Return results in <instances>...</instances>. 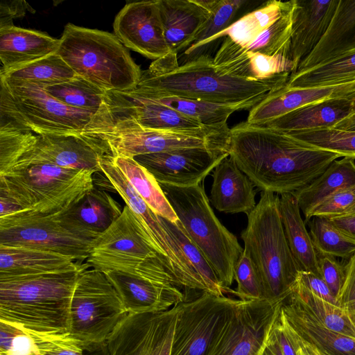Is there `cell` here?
I'll list each match as a JSON object with an SVG mask.
<instances>
[{
	"label": "cell",
	"mask_w": 355,
	"mask_h": 355,
	"mask_svg": "<svg viewBox=\"0 0 355 355\" xmlns=\"http://www.w3.org/2000/svg\"><path fill=\"white\" fill-rule=\"evenodd\" d=\"M229 154L255 187L277 195L307 187L341 157L284 132L247 121L230 128Z\"/></svg>",
	"instance_id": "6da1fadb"
},
{
	"label": "cell",
	"mask_w": 355,
	"mask_h": 355,
	"mask_svg": "<svg viewBox=\"0 0 355 355\" xmlns=\"http://www.w3.org/2000/svg\"><path fill=\"white\" fill-rule=\"evenodd\" d=\"M290 73L252 80L221 71L210 55H201L179 64L164 57L142 71L136 89L150 94L175 96L220 103H234L264 97L287 83Z\"/></svg>",
	"instance_id": "7a4b0ae2"
},
{
	"label": "cell",
	"mask_w": 355,
	"mask_h": 355,
	"mask_svg": "<svg viewBox=\"0 0 355 355\" xmlns=\"http://www.w3.org/2000/svg\"><path fill=\"white\" fill-rule=\"evenodd\" d=\"M80 137L102 156H137L184 148L223 150L227 135L222 126L169 130L144 128L100 107Z\"/></svg>",
	"instance_id": "3957f363"
},
{
	"label": "cell",
	"mask_w": 355,
	"mask_h": 355,
	"mask_svg": "<svg viewBox=\"0 0 355 355\" xmlns=\"http://www.w3.org/2000/svg\"><path fill=\"white\" fill-rule=\"evenodd\" d=\"M89 268L0 279V320L31 329L69 333L70 306L79 273Z\"/></svg>",
	"instance_id": "277c9868"
},
{
	"label": "cell",
	"mask_w": 355,
	"mask_h": 355,
	"mask_svg": "<svg viewBox=\"0 0 355 355\" xmlns=\"http://www.w3.org/2000/svg\"><path fill=\"white\" fill-rule=\"evenodd\" d=\"M279 200V195L261 191L241 234L243 251L258 272L264 297L270 300H284L290 295L299 271L285 236Z\"/></svg>",
	"instance_id": "5b68a950"
},
{
	"label": "cell",
	"mask_w": 355,
	"mask_h": 355,
	"mask_svg": "<svg viewBox=\"0 0 355 355\" xmlns=\"http://www.w3.org/2000/svg\"><path fill=\"white\" fill-rule=\"evenodd\" d=\"M60 40L57 53L77 76L105 92L137 86L142 71L114 34L69 23Z\"/></svg>",
	"instance_id": "8992f818"
},
{
	"label": "cell",
	"mask_w": 355,
	"mask_h": 355,
	"mask_svg": "<svg viewBox=\"0 0 355 355\" xmlns=\"http://www.w3.org/2000/svg\"><path fill=\"white\" fill-rule=\"evenodd\" d=\"M159 184L178 220L211 266L221 284L230 288L243 248L216 216L203 184L187 187Z\"/></svg>",
	"instance_id": "52a82bcc"
},
{
	"label": "cell",
	"mask_w": 355,
	"mask_h": 355,
	"mask_svg": "<svg viewBox=\"0 0 355 355\" xmlns=\"http://www.w3.org/2000/svg\"><path fill=\"white\" fill-rule=\"evenodd\" d=\"M93 170L42 164L0 176V191L26 210L47 215L63 213L94 188Z\"/></svg>",
	"instance_id": "ba28073f"
},
{
	"label": "cell",
	"mask_w": 355,
	"mask_h": 355,
	"mask_svg": "<svg viewBox=\"0 0 355 355\" xmlns=\"http://www.w3.org/2000/svg\"><path fill=\"white\" fill-rule=\"evenodd\" d=\"M86 264L103 273L119 271L162 275L173 277L178 284L170 261L148 241L127 205L120 216L94 240Z\"/></svg>",
	"instance_id": "9c48e42d"
},
{
	"label": "cell",
	"mask_w": 355,
	"mask_h": 355,
	"mask_svg": "<svg viewBox=\"0 0 355 355\" xmlns=\"http://www.w3.org/2000/svg\"><path fill=\"white\" fill-rule=\"evenodd\" d=\"M128 312L105 273L85 269L76 280L70 306L69 334L84 342H105Z\"/></svg>",
	"instance_id": "30bf717a"
},
{
	"label": "cell",
	"mask_w": 355,
	"mask_h": 355,
	"mask_svg": "<svg viewBox=\"0 0 355 355\" xmlns=\"http://www.w3.org/2000/svg\"><path fill=\"white\" fill-rule=\"evenodd\" d=\"M99 168L108 187L116 192L130 209L148 241L168 259L180 287L204 292L203 286L191 271L181 250L163 225L160 216L149 207L110 156L100 158Z\"/></svg>",
	"instance_id": "8fae6325"
},
{
	"label": "cell",
	"mask_w": 355,
	"mask_h": 355,
	"mask_svg": "<svg viewBox=\"0 0 355 355\" xmlns=\"http://www.w3.org/2000/svg\"><path fill=\"white\" fill-rule=\"evenodd\" d=\"M93 242L65 228L54 215L27 211L0 218V245L54 252L80 263Z\"/></svg>",
	"instance_id": "7c38bea8"
},
{
	"label": "cell",
	"mask_w": 355,
	"mask_h": 355,
	"mask_svg": "<svg viewBox=\"0 0 355 355\" xmlns=\"http://www.w3.org/2000/svg\"><path fill=\"white\" fill-rule=\"evenodd\" d=\"M17 109L32 132L38 135L80 136L94 112L69 107L49 95L44 85L0 77Z\"/></svg>",
	"instance_id": "4fadbf2b"
},
{
	"label": "cell",
	"mask_w": 355,
	"mask_h": 355,
	"mask_svg": "<svg viewBox=\"0 0 355 355\" xmlns=\"http://www.w3.org/2000/svg\"><path fill=\"white\" fill-rule=\"evenodd\" d=\"M239 301L203 292L179 304L171 355H207Z\"/></svg>",
	"instance_id": "5bb4252c"
},
{
	"label": "cell",
	"mask_w": 355,
	"mask_h": 355,
	"mask_svg": "<svg viewBox=\"0 0 355 355\" xmlns=\"http://www.w3.org/2000/svg\"><path fill=\"white\" fill-rule=\"evenodd\" d=\"M284 301L239 300L207 355H261Z\"/></svg>",
	"instance_id": "9a60e30c"
},
{
	"label": "cell",
	"mask_w": 355,
	"mask_h": 355,
	"mask_svg": "<svg viewBox=\"0 0 355 355\" xmlns=\"http://www.w3.org/2000/svg\"><path fill=\"white\" fill-rule=\"evenodd\" d=\"M178 310L128 313L106 340L110 355H171Z\"/></svg>",
	"instance_id": "2e32d148"
},
{
	"label": "cell",
	"mask_w": 355,
	"mask_h": 355,
	"mask_svg": "<svg viewBox=\"0 0 355 355\" xmlns=\"http://www.w3.org/2000/svg\"><path fill=\"white\" fill-rule=\"evenodd\" d=\"M228 151L193 148L142 155L134 159L158 183L187 187L200 184Z\"/></svg>",
	"instance_id": "e0dca14e"
},
{
	"label": "cell",
	"mask_w": 355,
	"mask_h": 355,
	"mask_svg": "<svg viewBox=\"0 0 355 355\" xmlns=\"http://www.w3.org/2000/svg\"><path fill=\"white\" fill-rule=\"evenodd\" d=\"M113 28L125 47L149 59L156 60L171 53L164 35L159 0L127 3L116 15Z\"/></svg>",
	"instance_id": "ac0fdd59"
},
{
	"label": "cell",
	"mask_w": 355,
	"mask_h": 355,
	"mask_svg": "<svg viewBox=\"0 0 355 355\" xmlns=\"http://www.w3.org/2000/svg\"><path fill=\"white\" fill-rule=\"evenodd\" d=\"M105 275L120 296L128 313L164 311L186 300L182 288L170 278L119 271H108Z\"/></svg>",
	"instance_id": "d6986e66"
},
{
	"label": "cell",
	"mask_w": 355,
	"mask_h": 355,
	"mask_svg": "<svg viewBox=\"0 0 355 355\" xmlns=\"http://www.w3.org/2000/svg\"><path fill=\"white\" fill-rule=\"evenodd\" d=\"M101 157L80 136L37 134L31 148L11 171L29 165L48 164L64 168L99 172V161Z\"/></svg>",
	"instance_id": "ffe728a7"
},
{
	"label": "cell",
	"mask_w": 355,
	"mask_h": 355,
	"mask_svg": "<svg viewBox=\"0 0 355 355\" xmlns=\"http://www.w3.org/2000/svg\"><path fill=\"white\" fill-rule=\"evenodd\" d=\"M224 37L213 57L214 65L223 72L248 80H263L296 71L294 62L284 55L247 51L228 37Z\"/></svg>",
	"instance_id": "44dd1931"
},
{
	"label": "cell",
	"mask_w": 355,
	"mask_h": 355,
	"mask_svg": "<svg viewBox=\"0 0 355 355\" xmlns=\"http://www.w3.org/2000/svg\"><path fill=\"white\" fill-rule=\"evenodd\" d=\"M122 211L111 195L94 187L68 210L54 216L73 234L94 240L120 216Z\"/></svg>",
	"instance_id": "7402d4cb"
},
{
	"label": "cell",
	"mask_w": 355,
	"mask_h": 355,
	"mask_svg": "<svg viewBox=\"0 0 355 355\" xmlns=\"http://www.w3.org/2000/svg\"><path fill=\"white\" fill-rule=\"evenodd\" d=\"M338 3V0H295L288 57L296 70L322 39Z\"/></svg>",
	"instance_id": "603a6c76"
},
{
	"label": "cell",
	"mask_w": 355,
	"mask_h": 355,
	"mask_svg": "<svg viewBox=\"0 0 355 355\" xmlns=\"http://www.w3.org/2000/svg\"><path fill=\"white\" fill-rule=\"evenodd\" d=\"M212 177L209 201L216 209L247 215L253 210L256 206L254 185L230 155L215 167Z\"/></svg>",
	"instance_id": "cb8c5ba5"
},
{
	"label": "cell",
	"mask_w": 355,
	"mask_h": 355,
	"mask_svg": "<svg viewBox=\"0 0 355 355\" xmlns=\"http://www.w3.org/2000/svg\"><path fill=\"white\" fill-rule=\"evenodd\" d=\"M82 266L54 252L0 245V279L64 272Z\"/></svg>",
	"instance_id": "d4e9b609"
},
{
	"label": "cell",
	"mask_w": 355,
	"mask_h": 355,
	"mask_svg": "<svg viewBox=\"0 0 355 355\" xmlns=\"http://www.w3.org/2000/svg\"><path fill=\"white\" fill-rule=\"evenodd\" d=\"M60 40L46 33L12 25L0 27L1 71L57 53Z\"/></svg>",
	"instance_id": "484cf974"
},
{
	"label": "cell",
	"mask_w": 355,
	"mask_h": 355,
	"mask_svg": "<svg viewBox=\"0 0 355 355\" xmlns=\"http://www.w3.org/2000/svg\"><path fill=\"white\" fill-rule=\"evenodd\" d=\"M281 309L297 334L322 355H355V339L323 326L290 295Z\"/></svg>",
	"instance_id": "4316f807"
},
{
	"label": "cell",
	"mask_w": 355,
	"mask_h": 355,
	"mask_svg": "<svg viewBox=\"0 0 355 355\" xmlns=\"http://www.w3.org/2000/svg\"><path fill=\"white\" fill-rule=\"evenodd\" d=\"M159 7L166 44L176 55L191 46L210 15L193 0H159Z\"/></svg>",
	"instance_id": "83f0119b"
},
{
	"label": "cell",
	"mask_w": 355,
	"mask_h": 355,
	"mask_svg": "<svg viewBox=\"0 0 355 355\" xmlns=\"http://www.w3.org/2000/svg\"><path fill=\"white\" fill-rule=\"evenodd\" d=\"M69 333L40 331L0 320V355H60Z\"/></svg>",
	"instance_id": "f1b7e54d"
},
{
	"label": "cell",
	"mask_w": 355,
	"mask_h": 355,
	"mask_svg": "<svg viewBox=\"0 0 355 355\" xmlns=\"http://www.w3.org/2000/svg\"><path fill=\"white\" fill-rule=\"evenodd\" d=\"M344 98H328L300 107L263 125L284 132L333 128L354 110Z\"/></svg>",
	"instance_id": "f546056e"
},
{
	"label": "cell",
	"mask_w": 355,
	"mask_h": 355,
	"mask_svg": "<svg viewBox=\"0 0 355 355\" xmlns=\"http://www.w3.org/2000/svg\"><path fill=\"white\" fill-rule=\"evenodd\" d=\"M355 48V0H338L325 33L297 71L308 69L340 53Z\"/></svg>",
	"instance_id": "4dcf8cb0"
},
{
	"label": "cell",
	"mask_w": 355,
	"mask_h": 355,
	"mask_svg": "<svg viewBox=\"0 0 355 355\" xmlns=\"http://www.w3.org/2000/svg\"><path fill=\"white\" fill-rule=\"evenodd\" d=\"M279 196V209L285 236L298 270L311 272L321 278L318 254L295 197L291 193Z\"/></svg>",
	"instance_id": "1f68e13d"
},
{
	"label": "cell",
	"mask_w": 355,
	"mask_h": 355,
	"mask_svg": "<svg viewBox=\"0 0 355 355\" xmlns=\"http://www.w3.org/2000/svg\"><path fill=\"white\" fill-rule=\"evenodd\" d=\"M333 92L332 87L295 88L284 85L269 92L251 108L246 121L263 125L300 107L330 98Z\"/></svg>",
	"instance_id": "d6a6232c"
},
{
	"label": "cell",
	"mask_w": 355,
	"mask_h": 355,
	"mask_svg": "<svg viewBox=\"0 0 355 355\" xmlns=\"http://www.w3.org/2000/svg\"><path fill=\"white\" fill-rule=\"evenodd\" d=\"M355 158L344 157L334 160L326 170L307 187L293 194L309 222L314 207L331 194L345 189H355Z\"/></svg>",
	"instance_id": "836d02e7"
},
{
	"label": "cell",
	"mask_w": 355,
	"mask_h": 355,
	"mask_svg": "<svg viewBox=\"0 0 355 355\" xmlns=\"http://www.w3.org/2000/svg\"><path fill=\"white\" fill-rule=\"evenodd\" d=\"M292 0L287 1L271 0L263 3L257 9L236 20L227 29L210 39L207 44L193 53L191 60L201 55L203 49L219 39L228 37L241 47L246 48L267 28L278 20L291 5Z\"/></svg>",
	"instance_id": "e575fe53"
},
{
	"label": "cell",
	"mask_w": 355,
	"mask_h": 355,
	"mask_svg": "<svg viewBox=\"0 0 355 355\" xmlns=\"http://www.w3.org/2000/svg\"><path fill=\"white\" fill-rule=\"evenodd\" d=\"M355 80V48L336 55L308 69L289 76L286 86L330 87Z\"/></svg>",
	"instance_id": "d590c367"
},
{
	"label": "cell",
	"mask_w": 355,
	"mask_h": 355,
	"mask_svg": "<svg viewBox=\"0 0 355 355\" xmlns=\"http://www.w3.org/2000/svg\"><path fill=\"white\" fill-rule=\"evenodd\" d=\"M133 89L180 113L198 120L205 126L226 124L232 113L241 110H250L263 98L234 103H220L175 96L150 94L135 88Z\"/></svg>",
	"instance_id": "8d00e7d4"
},
{
	"label": "cell",
	"mask_w": 355,
	"mask_h": 355,
	"mask_svg": "<svg viewBox=\"0 0 355 355\" xmlns=\"http://www.w3.org/2000/svg\"><path fill=\"white\" fill-rule=\"evenodd\" d=\"M110 157L156 214L171 222L178 220L158 182L146 168L134 158Z\"/></svg>",
	"instance_id": "74e56055"
},
{
	"label": "cell",
	"mask_w": 355,
	"mask_h": 355,
	"mask_svg": "<svg viewBox=\"0 0 355 355\" xmlns=\"http://www.w3.org/2000/svg\"><path fill=\"white\" fill-rule=\"evenodd\" d=\"M160 218L179 246L191 271L203 286L205 292L217 295H224L225 293L234 295V290L221 284L213 268L189 238L181 223L178 220L171 222L162 216Z\"/></svg>",
	"instance_id": "f35d334b"
},
{
	"label": "cell",
	"mask_w": 355,
	"mask_h": 355,
	"mask_svg": "<svg viewBox=\"0 0 355 355\" xmlns=\"http://www.w3.org/2000/svg\"><path fill=\"white\" fill-rule=\"evenodd\" d=\"M290 295L297 300L323 326L355 339V322L342 308L318 297L297 280Z\"/></svg>",
	"instance_id": "ab89813d"
},
{
	"label": "cell",
	"mask_w": 355,
	"mask_h": 355,
	"mask_svg": "<svg viewBox=\"0 0 355 355\" xmlns=\"http://www.w3.org/2000/svg\"><path fill=\"white\" fill-rule=\"evenodd\" d=\"M76 76L57 53L8 71H0V77L44 86L56 85Z\"/></svg>",
	"instance_id": "60d3db41"
},
{
	"label": "cell",
	"mask_w": 355,
	"mask_h": 355,
	"mask_svg": "<svg viewBox=\"0 0 355 355\" xmlns=\"http://www.w3.org/2000/svg\"><path fill=\"white\" fill-rule=\"evenodd\" d=\"M44 89L52 97L69 107L94 113L102 105L106 92L78 76L56 85H44Z\"/></svg>",
	"instance_id": "b9f144b4"
},
{
	"label": "cell",
	"mask_w": 355,
	"mask_h": 355,
	"mask_svg": "<svg viewBox=\"0 0 355 355\" xmlns=\"http://www.w3.org/2000/svg\"><path fill=\"white\" fill-rule=\"evenodd\" d=\"M307 223L317 254L349 259L355 253V240L338 230L329 218L314 216Z\"/></svg>",
	"instance_id": "7bdbcfd3"
},
{
	"label": "cell",
	"mask_w": 355,
	"mask_h": 355,
	"mask_svg": "<svg viewBox=\"0 0 355 355\" xmlns=\"http://www.w3.org/2000/svg\"><path fill=\"white\" fill-rule=\"evenodd\" d=\"M285 133L308 146L355 158V130L324 128Z\"/></svg>",
	"instance_id": "ee69618b"
},
{
	"label": "cell",
	"mask_w": 355,
	"mask_h": 355,
	"mask_svg": "<svg viewBox=\"0 0 355 355\" xmlns=\"http://www.w3.org/2000/svg\"><path fill=\"white\" fill-rule=\"evenodd\" d=\"M295 3V0H292L290 7L278 20L263 31L250 45L243 48L267 55H282L289 58Z\"/></svg>",
	"instance_id": "f6af8a7d"
},
{
	"label": "cell",
	"mask_w": 355,
	"mask_h": 355,
	"mask_svg": "<svg viewBox=\"0 0 355 355\" xmlns=\"http://www.w3.org/2000/svg\"><path fill=\"white\" fill-rule=\"evenodd\" d=\"M247 3L245 0H219L208 19L196 33L191 46L183 54L187 60L217 34L227 29L236 20L239 10Z\"/></svg>",
	"instance_id": "bcb514c9"
},
{
	"label": "cell",
	"mask_w": 355,
	"mask_h": 355,
	"mask_svg": "<svg viewBox=\"0 0 355 355\" xmlns=\"http://www.w3.org/2000/svg\"><path fill=\"white\" fill-rule=\"evenodd\" d=\"M36 133L30 130L0 131V176L7 174L33 144Z\"/></svg>",
	"instance_id": "7dc6e473"
},
{
	"label": "cell",
	"mask_w": 355,
	"mask_h": 355,
	"mask_svg": "<svg viewBox=\"0 0 355 355\" xmlns=\"http://www.w3.org/2000/svg\"><path fill=\"white\" fill-rule=\"evenodd\" d=\"M234 279L237 283V287L234 295L239 300L265 299L262 283L258 272L244 251L236 264Z\"/></svg>",
	"instance_id": "c3c4849f"
},
{
	"label": "cell",
	"mask_w": 355,
	"mask_h": 355,
	"mask_svg": "<svg viewBox=\"0 0 355 355\" xmlns=\"http://www.w3.org/2000/svg\"><path fill=\"white\" fill-rule=\"evenodd\" d=\"M354 203L355 189L340 190L316 205L309 216V221L314 216L328 218L340 216Z\"/></svg>",
	"instance_id": "681fc988"
},
{
	"label": "cell",
	"mask_w": 355,
	"mask_h": 355,
	"mask_svg": "<svg viewBox=\"0 0 355 355\" xmlns=\"http://www.w3.org/2000/svg\"><path fill=\"white\" fill-rule=\"evenodd\" d=\"M318 262L321 278L336 298L344 283L345 265L333 256L318 254Z\"/></svg>",
	"instance_id": "f907efd6"
},
{
	"label": "cell",
	"mask_w": 355,
	"mask_h": 355,
	"mask_svg": "<svg viewBox=\"0 0 355 355\" xmlns=\"http://www.w3.org/2000/svg\"><path fill=\"white\" fill-rule=\"evenodd\" d=\"M345 271L344 283L336 297L337 304L355 322V253L348 259Z\"/></svg>",
	"instance_id": "816d5d0a"
},
{
	"label": "cell",
	"mask_w": 355,
	"mask_h": 355,
	"mask_svg": "<svg viewBox=\"0 0 355 355\" xmlns=\"http://www.w3.org/2000/svg\"><path fill=\"white\" fill-rule=\"evenodd\" d=\"M272 330L284 355H297L300 337L290 325L282 309Z\"/></svg>",
	"instance_id": "f5cc1de1"
},
{
	"label": "cell",
	"mask_w": 355,
	"mask_h": 355,
	"mask_svg": "<svg viewBox=\"0 0 355 355\" xmlns=\"http://www.w3.org/2000/svg\"><path fill=\"white\" fill-rule=\"evenodd\" d=\"M296 280L318 297L338 305L336 297L322 278L311 272L299 270Z\"/></svg>",
	"instance_id": "db71d44e"
},
{
	"label": "cell",
	"mask_w": 355,
	"mask_h": 355,
	"mask_svg": "<svg viewBox=\"0 0 355 355\" xmlns=\"http://www.w3.org/2000/svg\"><path fill=\"white\" fill-rule=\"evenodd\" d=\"M60 355H110L107 342H84L73 338Z\"/></svg>",
	"instance_id": "11a10c76"
},
{
	"label": "cell",
	"mask_w": 355,
	"mask_h": 355,
	"mask_svg": "<svg viewBox=\"0 0 355 355\" xmlns=\"http://www.w3.org/2000/svg\"><path fill=\"white\" fill-rule=\"evenodd\" d=\"M29 8L30 6L23 0L2 1L0 5V27L12 25L13 19L24 17Z\"/></svg>",
	"instance_id": "9f6ffc18"
},
{
	"label": "cell",
	"mask_w": 355,
	"mask_h": 355,
	"mask_svg": "<svg viewBox=\"0 0 355 355\" xmlns=\"http://www.w3.org/2000/svg\"><path fill=\"white\" fill-rule=\"evenodd\" d=\"M26 211L12 197L0 191V218L9 216Z\"/></svg>",
	"instance_id": "6f0895ef"
},
{
	"label": "cell",
	"mask_w": 355,
	"mask_h": 355,
	"mask_svg": "<svg viewBox=\"0 0 355 355\" xmlns=\"http://www.w3.org/2000/svg\"><path fill=\"white\" fill-rule=\"evenodd\" d=\"M329 219L338 230L355 240V215L333 217Z\"/></svg>",
	"instance_id": "680465c9"
},
{
	"label": "cell",
	"mask_w": 355,
	"mask_h": 355,
	"mask_svg": "<svg viewBox=\"0 0 355 355\" xmlns=\"http://www.w3.org/2000/svg\"><path fill=\"white\" fill-rule=\"evenodd\" d=\"M261 355H284L275 334L272 331L270 334L266 345Z\"/></svg>",
	"instance_id": "91938a15"
},
{
	"label": "cell",
	"mask_w": 355,
	"mask_h": 355,
	"mask_svg": "<svg viewBox=\"0 0 355 355\" xmlns=\"http://www.w3.org/2000/svg\"><path fill=\"white\" fill-rule=\"evenodd\" d=\"M353 111L333 128L344 130H355V105Z\"/></svg>",
	"instance_id": "94428289"
},
{
	"label": "cell",
	"mask_w": 355,
	"mask_h": 355,
	"mask_svg": "<svg viewBox=\"0 0 355 355\" xmlns=\"http://www.w3.org/2000/svg\"><path fill=\"white\" fill-rule=\"evenodd\" d=\"M299 337L300 345L297 352V355H322L315 347L304 340L300 336Z\"/></svg>",
	"instance_id": "6125c7cd"
},
{
	"label": "cell",
	"mask_w": 355,
	"mask_h": 355,
	"mask_svg": "<svg viewBox=\"0 0 355 355\" xmlns=\"http://www.w3.org/2000/svg\"><path fill=\"white\" fill-rule=\"evenodd\" d=\"M218 1L219 0H193V2L211 13L217 5Z\"/></svg>",
	"instance_id": "be15d7a7"
},
{
	"label": "cell",
	"mask_w": 355,
	"mask_h": 355,
	"mask_svg": "<svg viewBox=\"0 0 355 355\" xmlns=\"http://www.w3.org/2000/svg\"><path fill=\"white\" fill-rule=\"evenodd\" d=\"M350 215H355V203L353 204L342 216H350Z\"/></svg>",
	"instance_id": "e7e4bbea"
}]
</instances>
